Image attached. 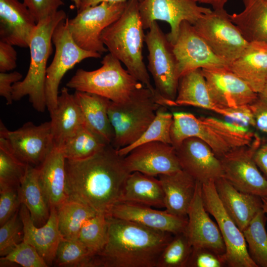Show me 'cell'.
Listing matches in <instances>:
<instances>
[{"instance_id": "1", "label": "cell", "mask_w": 267, "mask_h": 267, "mask_svg": "<svg viewBox=\"0 0 267 267\" xmlns=\"http://www.w3.org/2000/svg\"><path fill=\"white\" fill-rule=\"evenodd\" d=\"M65 170L68 198L106 215L120 202L124 183L131 173L124 157L111 144L85 159H66Z\"/></svg>"}, {"instance_id": "2", "label": "cell", "mask_w": 267, "mask_h": 267, "mask_svg": "<svg viewBox=\"0 0 267 267\" xmlns=\"http://www.w3.org/2000/svg\"><path fill=\"white\" fill-rule=\"evenodd\" d=\"M108 238L91 267H156L174 234L107 215Z\"/></svg>"}, {"instance_id": "3", "label": "cell", "mask_w": 267, "mask_h": 267, "mask_svg": "<svg viewBox=\"0 0 267 267\" xmlns=\"http://www.w3.org/2000/svg\"><path fill=\"white\" fill-rule=\"evenodd\" d=\"M144 30L139 1L129 0L120 17L103 31L101 39L109 53L125 65L130 74L157 93L143 59Z\"/></svg>"}, {"instance_id": "4", "label": "cell", "mask_w": 267, "mask_h": 267, "mask_svg": "<svg viewBox=\"0 0 267 267\" xmlns=\"http://www.w3.org/2000/svg\"><path fill=\"white\" fill-rule=\"evenodd\" d=\"M65 12L58 10L37 24L29 47L30 63L26 77L13 84L12 99L18 101L28 95L30 102L37 111L43 112L47 108L45 83L47 60L52 52L53 32L62 20L67 18Z\"/></svg>"}, {"instance_id": "5", "label": "cell", "mask_w": 267, "mask_h": 267, "mask_svg": "<svg viewBox=\"0 0 267 267\" xmlns=\"http://www.w3.org/2000/svg\"><path fill=\"white\" fill-rule=\"evenodd\" d=\"M102 66L93 71L78 69L66 87L106 97L117 103L131 99L145 86L125 69L110 53L102 60Z\"/></svg>"}, {"instance_id": "6", "label": "cell", "mask_w": 267, "mask_h": 267, "mask_svg": "<svg viewBox=\"0 0 267 267\" xmlns=\"http://www.w3.org/2000/svg\"><path fill=\"white\" fill-rule=\"evenodd\" d=\"M162 104L160 96L147 87L125 102L110 101L108 114L114 132L111 145L119 150L136 141L154 119Z\"/></svg>"}, {"instance_id": "7", "label": "cell", "mask_w": 267, "mask_h": 267, "mask_svg": "<svg viewBox=\"0 0 267 267\" xmlns=\"http://www.w3.org/2000/svg\"><path fill=\"white\" fill-rule=\"evenodd\" d=\"M148 54V71L155 89L167 106H176L179 77L177 61L171 44L156 21L152 23L145 35Z\"/></svg>"}, {"instance_id": "8", "label": "cell", "mask_w": 267, "mask_h": 267, "mask_svg": "<svg viewBox=\"0 0 267 267\" xmlns=\"http://www.w3.org/2000/svg\"><path fill=\"white\" fill-rule=\"evenodd\" d=\"M67 18L58 24L52 36L55 51L46 69L45 83V100L49 114L56 107L59 86L67 72L84 59L101 56L98 52L83 49L75 43L69 31Z\"/></svg>"}, {"instance_id": "9", "label": "cell", "mask_w": 267, "mask_h": 267, "mask_svg": "<svg viewBox=\"0 0 267 267\" xmlns=\"http://www.w3.org/2000/svg\"><path fill=\"white\" fill-rule=\"evenodd\" d=\"M127 2L103 1L78 11L73 18H67L68 28L74 41L86 50L101 54L108 51L101 40V34L120 17Z\"/></svg>"}, {"instance_id": "10", "label": "cell", "mask_w": 267, "mask_h": 267, "mask_svg": "<svg viewBox=\"0 0 267 267\" xmlns=\"http://www.w3.org/2000/svg\"><path fill=\"white\" fill-rule=\"evenodd\" d=\"M228 14L225 9L212 10L193 26L213 52L230 64L242 54L250 43Z\"/></svg>"}, {"instance_id": "11", "label": "cell", "mask_w": 267, "mask_h": 267, "mask_svg": "<svg viewBox=\"0 0 267 267\" xmlns=\"http://www.w3.org/2000/svg\"><path fill=\"white\" fill-rule=\"evenodd\" d=\"M262 143L256 134L248 145L232 149L220 159L223 178L239 191L267 197V179L262 174L254 154Z\"/></svg>"}, {"instance_id": "12", "label": "cell", "mask_w": 267, "mask_h": 267, "mask_svg": "<svg viewBox=\"0 0 267 267\" xmlns=\"http://www.w3.org/2000/svg\"><path fill=\"white\" fill-rule=\"evenodd\" d=\"M204 207L215 219L223 239L227 267H258L251 258L242 232L226 213L216 189L215 181L202 183Z\"/></svg>"}, {"instance_id": "13", "label": "cell", "mask_w": 267, "mask_h": 267, "mask_svg": "<svg viewBox=\"0 0 267 267\" xmlns=\"http://www.w3.org/2000/svg\"><path fill=\"white\" fill-rule=\"evenodd\" d=\"M0 136L4 137L13 155L27 166L39 167L54 146L50 121L36 125L31 122L8 130L0 122Z\"/></svg>"}, {"instance_id": "14", "label": "cell", "mask_w": 267, "mask_h": 267, "mask_svg": "<svg viewBox=\"0 0 267 267\" xmlns=\"http://www.w3.org/2000/svg\"><path fill=\"white\" fill-rule=\"evenodd\" d=\"M210 8L199 6L192 0H141L139 11L143 28L149 29L152 23L162 21L168 23L171 30L167 37L173 44L178 37L183 21L193 25Z\"/></svg>"}, {"instance_id": "15", "label": "cell", "mask_w": 267, "mask_h": 267, "mask_svg": "<svg viewBox=\"0 0 267 267\" xmlns=\"http://www.w3.org/2000/svg\"><path fill=\"white\" fill-rule=\"evenodd\" d=\"M171 44L177 61L179 78L194 70L228 68L229 65L213 52L188 22L181 23L177 39Z\"/></svg>"}, {"instance_id": "16", "label": "cell", "mask_w": 267, "mask_h": 267, "mask_svg": "<svg viewBox=\"0 0 267 267\" xmlns=\"http://www.w3.org/2000/svg\"><path fill=\"white\" fill-rule=\"evenodd\" d=\"M211 99L217 107L249 105L259 94L228 68L202 69Z\"/></svg>"}, {"instance_id": "17", "label": "cell", "mask_w": 267, "mask_h": 267, "mask_svg": "<svg viewBox=\"0 0 267 267\" xmlns=\"http://www.w3.org/2000/svg\"><path fill=\"white\" fill-rule=\"evenodd\" d=\"M124 161L130 173L139 172L153 177L182 170L175 147L160 141L136 147L124 157Z\"/></svg>"}, {"instance_id": "18", "label": "cell", "mask_w": 267, "mask_h": 267, "mask_svg": "<svg viewBox=\"0 0 267 267\" xmlns=\"http://www.w3.org/2000/svg\"><path fill=\"white\" fill-rule=\"evenodd\" d=\"M202 184L197 181L193 198L187 213L185 232L193 248H203L224 255L225 245L218 227L209 216L204 207Z\"/></svg>"}, {"instance_id": "19", "label": "cell", "mask_w": 267, "mask_h": 267, "mask_svg": "<svg viewBox=\"0 0 267 267\" xmlns=\"http://www.w3.org/2000/svg\"><path fill=\"white\" fill-rule=\"evenodd\" d=\"M175 148L182 170L196 180L202 184L223 177L220 159L200 139L187 138Z\"/></svg>"}, {"instance_id": "20", "label": "cell", "mask_w": 267, "mask_h": 267, "mask_svg": "<svg viewBox=\"0 0 267 267\" xmlns=\"http://www.w3.org/2000/svg\"><path fill=\"white\" fill-rule=\"evenodd\" d=\"M151 207L136 203L120 202L112 207L107 215L174 235L185 231L187 219L173 215L166 210H158Z\"/></svg>"}, {"instance_id": "21", "label": "cell", "mask_w": 267, "mask_h": 267, "mask_svg": "<svg viewBox=\"0 0 267 267\" xmlns=\"http://www.w3.org/2000/svg\"><path fill=\"white\" fill-rule=\"evenodd\" d=\"M37 23L19 0H0V41L28 47Z\"/></svg>"}, {"instance_id": "22", "label": "cell", "mask_w": 267, "mask_h": 267, "mask_svg": "<svg viewBox=\"0 0 267 267\" xmlns=\"http://www.w3.org/2000/svg\"><path fill=\"white\" fill-rule=\"evenodd\" d=\"M19 215L23 225V241L32 245L48 266L52 265L61 240L63 238L58 228L56 209L50 207V215L43 225L37 226L26 207L21 204Z\"/></svg>"}, {"instance_id": "23", "label": "cell", "mask_w": 267, "mask_h": 267, "mask_svg": "<svg viewBox=\"0 0 267 267\" xmlns=\"http://www.w3.org/2000/svg\"><path fill=\"white\" fill-rule=\"evenodd\" d=\"M173 115L171 137L175 148L184 139L195 137L208 144L219 158L233 149L219 134L192 114L179 112Z\"/></svg>"}, {"instance_id": "24", "label": "cell", "mask_w": 267, "mask_h": 267, "mask_svg": "<svg viewBox=\"0 0 267 267\" xmlns=\"http://www.w3.org/2000/svg\"><path fill=\"white\" fill-rule=\"evenodd\" d=\"M215 185L225 210L242 232L263 209L261 197L238 191L223 177L216 180Z\"/></svg>"}, {"instance_id": "25", "label": "cell", "mask_w": 267, "mask_h": 267, "mask_svg": "<svg viewBox=\"0 0 267 267\" xmlns=\"http://www.w3.org/2000/svg\"><path fill=\"white\" fill-rule=\"evenodd\" d=\"M50 116L54 146L59 148L85 125L82 110L74 94L70 93L65 87L62 89L56 107Z\"/></svg>"}, {"instance_id": "26", "label": "cell", "mask_w": 267, "mask_h": 267, "mask_svg": "<svg viewBox=\"0 0 267 267\" xmlns=\"http://www.w3.org/2000/svg\"><path fill=\"white\" fill-rule=\"evenodd\" d=\"M65 161L62 148L54 146L38 167L39 180L50 207L57 208L69 199L66 192Z\"/></svg>"}, {"instance_id": "27", "label": "cell", "mask_w": 267, "mask_h": 267, "mask_svg": "<svg viewBox=\"0 0 267 267\" xmlns=\"http://www.w3.org/2000/svg\"><path fill=\"white\" fill-rule=\"evenodd\" d=\"M164 193L165 208L169 213L187 219L188 209L197 184L192 177L183 170L158 176Z\"/></svg>"}, {"instance_id": "28", "label": "cell", "mask_w": 267, "mask_h": 267, "mask_svg": "<svg viewBox=\"0 0 267 267\" xmlns=\"http://www.w3.org/2000/svg\"><path fill=\"white\" fill-rule=\"evenodd\" d=\"M258 94L267 78V44L250 43L242 54L228 68Z\"/></svg>"}, {"instance_id": "29", "label": "cell", "mask_w": 267, "mask_h": 267, "mask_svg": "<svg viewBox=\"0 0 267 267\" xmlns=\"http://www.w3.org/2000/svg\"><path fill=\"white\" fill-rule=\"evenodd\" d=\"M74 94L82 110L86 126L106 144H111L114 132L108 114L111 100L87 92L76 90Z\"/></svg>"}, {"instance_id": "30", "label": "cell", "mask_w": 267, "mask_h": 267, "mask_svg": "<svg viewBox=\"0 0 267 267\" xmlns=\"http://www.w3.org/2000/svg\"><path fill=\"white\" fill-rule=\"evenodd\" d=\"M120 202L165 208L164 193L160 180L139 172L131 173L124 183Z\"/></svg>"}, {"instance_id": "31", "label": "cell", "mask_w": 267, "mask_h": 267, "mask_svg": "<svg viewBox=\"0 0 267 267\" xmlns=\"http://www.w3.org/2000/svg\"><path fill=\"white\" fill-rule=\"evenodd\" d=\"M244 9L228 14L249 43L267 44V0H243Z\"/></svg>"}, {"instance_id": "32", "label": "cell", "mask_w": 267, "mask_h": 267, "mask_svg": "<svg viewBox=\"0 0 267 267\" xmlns=\"http://www.w3.org/2000/svg\"><path fill=\"white\" fill-rule=\"evenodd\" d=\"M18 190L21 204L28 209L35 224H45L50 215V207L39 180L38 168L27 166Z\"/></svg>"}, {"instance_id": "33", "label": "cell", "mask_w": 267, "mask_h": 267, "mask_svg": "<svg viewBox=\"0 0 267 267\" xmlns=\"http://www.w3.org/2000/svg\"><path fill=\"white\" fill-rule=\"evenodd\" d=\"M175 102L176 106H192L215 112L217 108L201 69L190 71L180 77Z\"/></svg>"}, {"instance_id": "34", "label": "cell", "mask_w": 267, "mask_h": 267, "mask_svg": "<svg viewBox=\"0 0 267 267\" xmlns=\"http://www.w3.org/2000/svg\"><path fill=\"white\" fill-rule=\"evenodd\" d=\"M56 209L59 230L67 239H78L83 224L97 214L87 205L69 198Z\"/></svg>"}, {"instance_id": "35", "label": "cell", "mask_w": 267, "mask_h": 267, "mask_svg": "<svg viewBox=\"0 0 267 267\" xmlns=\"http://www.w3.org/2000/svg\"><path fill=\"white\" fill-rule=\"evenodd\" d=\"M267 218L263 210H260L242 231L248 246V253L258 267H267Z\"/></svg>"}, {"instance_id": "36", "label": "cell", "mask_w": 267, "mask_h": 267, "mask_svg": "<svg viewBox=\"0 0 267 267\" xmlns=\"http://www.w3.org/2000/svg\"><path fill=\"white\" fill-rule=\"evenodd\" d=\"M107 144L85 125L61 148L66 159L80 160L94 155Z\"/></svg>"}, {"instance_id": "37", "label": "cell", "mask_w": 267, "mask_h": 267, "mask_svg": "<svg viewBox=\"0 0 267 267\" xmlns=\"http://www.w3.org/2000/svg\"><path fill=\"white\" fill-rule=\"evenodd\" d=\"M173 123V114L166 111V106H161L142 135L132 144L117 150L118 154L125 157L136 147L149 142L160 141L172 144L171 129Z\"/></svg>"}, {"instance_id": "38", "label": "cell", "mask_w": 267, "mask_h": 267, "mask_svg": "<svg viewBox=\"0 0 267 267\" xmlns=\"http://www.w3.org/2000/svg\"><path fill=\"white\" fill-rule=\"evenodd\" d=\"M107 215L97 213L83 224L78 239L84 244L94 257L103 250L107 243Z\"/></svg>"}, {"instance_id": "39", "label": "cell", "mask_w": 267, "mask_h": 267, "mask_svg": "<svg viewBox=\"0 0 267 267\" xmlns=\"http://www.w3.org/2000/svg\"><path fill=\"white\" fill-rule=\"evenodd\" d=\"M93 257L79 240L63 238L59 244L54 262L59 267H91Z\"/></svg>"}, {"instance_id": "40", "label": "cell", "mask_w": 267, "mask_h": 267, "mask_svg": "<svg viewBox=\"0 0 267 267\" xmlns=\"http://www.w3.org/2000/svg\"><path fill=\"white\" fill-rule=\"evenodd\" d=\"M201 121L219 134L233 148L249 145L256 134L241 125L213 117H199Z\"/></svg>"}, {"instance_id": "41", "label": "cell", "mask_w": 267, "mask_h": 267, "mask_svg": "<svg viewBox=\"0 0 267 267\" xmlns=\"http://www.w3.org/2000/svg\"><path fill=\"white\" fill-rule=\"evenodd\" d=\"M192 250L185 231L174 234L162 251L156 267H187Z\"/></svg>"}, {"instance_id": "42", "label": "cell", "mask_w": 267, "mask_h": 267, "mask_svg": "<svg viewBox=\"0 0 267 267\" xmlns=\"http://www.w3.org/2000/svg\"><path fill=\"white\" fill-rule=\"evenodd\" d=\"M27 167L13 155L5 139L0 136V188L19 187Z\"/></svg>"}, {"instance_id": "43", "label": "cell", "mask_w": 267, "mask_h": 267, "mask_svg": "<svg viewBox=\"0 0 267 267\" xmlns=\"http://www.w3.org/2000/svg\"><path fill=\"white\" fill-rule=\"evenodd\" d=\"M0 267L16 264L23 267H48L37 250L31 244L23 241L9 253L0 259Z\"/></svg>"}, {"instance_id": "44", "label": "cell", "mask_w": 267, "mask_h": 267, "mask_svg": "<svg viewBox=\"0 0 267 267\" xmlns=\"http://www.w3.org/2000/svg\"><path fill=\"white\" fill-rule=\"evenodd\" d=\"M23 225L19 210L0 227V256L9 253L23 241Z\"/></svg>"}, {"instance_id": "45", "label": "cell", "mask_w": 267, "mask_h": 267, "mask_svg": "<svg viewBox=\"0 0 267 267\" xmlns=\"http://www.w3.org/2000/svg\"><path fill=\"white\" fill-rule=\"evenodd\" d=\"M19 187L0 188V225L9 220L20 209L21 202Z\"/></svg>"}, {"instance_id": "46", "label": "cell", "mask_w": 267, "mask_h": 267, "mask_svg": "<svg viewBox=\"0 0 267 267\" xmlns=\"http://www.w3.org/2000/svg\"><path fill=\"white\" fill-rule=\"evenodd\" d=\"M227 267L224 255L203 248H193L187 267Z\"/></svg>"}, {"instance_id": "47", "label": "cell", "mask_w": 267, "mask_h": 267, "mask_svg": "<svg viewBox=\"0 0 267 267\" xmlns=\"http://www.w3.org/2000/svg\"><path fill=\"white\" fill-rule=\"evenodd\" d=\"M224 117L228 122L242 126L255 128V122L253 113L249 105L235 107H217L215 112Z\"/></svg>"}, {"instance_id": "48", "label": "cell", "mask_w": 267, "mask_h": 267, "mask_svg": "<svg viewBox=\"0 0 267 267\" xmlns=\"http://www.w3.org/2000/svg\"><path fill=\"white\" fill-rule=\"evenodd\" d=\"M38 23L56 13L64 4L62 0H23Z\"/></svg>"}, {"instance_id": "49", "label": "cell", "mask_w": 267, "mask_h": 267, "mask_svg": "<svg viewBox=\"0 0 267 267\" xmlns=\"http://www.w3.org/2000/svg\"><path fill=\"white\" fill-rule=\"evenodd\" d=\"M249 106L254 116L255 128L267 134V98L259 95Z\"/></svg>"}, {"instance_id": "50", "label": "cell", "mask_w": 267, "mask_h": 267, "mask_svg": "<svg viewBox=\"0 0 267 267\" xmlns=\"http://www.w3.org/2000/svg\"><path fill=\"white\" fill-rule=\"evenodd\" d=\"M22 75L17 71L10 73L0 72V95L6 100L7 105H10L12 99V87L14 84L20 81Z\"/></svg>"}, {"instance_id": "51", "label": "cell", "mask_w": 267, "mask_h": 267, "mask_svg": "<svg viewBox=\"0 0 267 267\" xmlns=\"http://www.w3.org/2000/svg\"><path fill=\"white\" fill-rule=\"evenodd\" d=\"M13 45L0 41V72H7L17 66V53Z\"/></svg>"}, {"instance_id": "52", "label": "cell", "mask_w": 267, "mask_h": 267, "mask_svg": "<svg viewBox=\"0 0 267 267\" xmlns=\"http://www.w3.org/2000/svg\"><path fill=\"white\" fill-rule=\"evenodd\" d=\"M254 160L260 171L267 179V142L262 143L256 150Z\"/></svg>"}, {"instance_id": "53", "label": "cell", "mask_w": 267, "mask_h": 267, "mask_svg": "<svg viewBox=\"0 0 267 267\" xmlns=\"http://www.w3.org/2000/svg\"><path fill=\"white\" fill-rule=\"evenodd\" d=\"M129 0H81V5L79 10L87 8L88 7L97 5L102 2L106 1L110 2H126ZM140 1L141 0H136Z\"/></svg>"}, {"instance_id": "54", "label": "cell", "mask_w": 267, "mask_h": 267, "mask_svg": "<svg viewBox=\"0 0 267 267\" xmlns=\"http://www.w3.org/2000/svg\"><path fill=\"white\" fill-rule=\"evenodd\" d=\"M197 3H203L209 4L213 8V10H220L224 9V6L228 0H192Z\"/></svg>"}, {"instance_id": "55", "label": "cell", "mask_w": 267, "mask_h": 267, "mask_svg": "<svg viewBox=\"0 0 267 267\" xmlns=\"http://www.w3.org/2000/svg\"><path fill=\"white\" fill-rule=\"evenodd\" d=\"M263 205L262 208L265 214H267V197H261Z\"/></svg>"}, {"instance_id": "56", "label": "cell", "mask_w": 267, "mask_h": 267, "mask_svg": "<svg viewBox=\"0 0 267 267\" xmlns=\"http://www.w3.org/2000/svg\"><path fill=\"white\" fill-rule=\"evenodd\" d=\"M260 96L267 98V78L262 92L259 94Z\"/></svg>"}, {"instance_id": "57", "label": "cell", "mask_w": 267, "mask_h": 267, "mask_svg": "<svg viewBox=\"0 0 267 267\" xmlns=\"http://www.w3.org/2000/svg\"><path fill=\"white\" fill-rule=\"evenodd\" d=\"M73 2H74L76 7L77 8L78 10L79 9L81 0H71Z\"/></svg>"}, {"instance_id": "58", "label": "cell", "mask_w": 267, "mask_h": 267, "mask_svg": "<svg viewBox=\"0 0 267 267\" xmlns=\"http://www.w3.org/2000/svg\"></svg>"}]
</instances>
